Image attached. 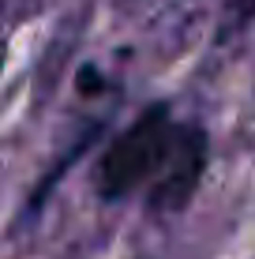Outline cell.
I'll return each instance as SVG.
<instances>
[{"mask_svg":"<svg viewBox=\"0 0 255 259\" xmlns=\"http://www.w3.org/2000/svg\"><path fill=\"white\" fill-rule=\"evenodd\" d=\"M251 19H255V0H229V8H225V23H222V38L244 30Z\"/></svg>","mask_w":255,"mask_h":259,"instance_id":"7a4b0ae2","label":"cell"},{"mask_svg":"<svg viewBox=\"0 0 255 259\" xmlns=\"http://www.w3.org/2000/svg\"><path fill=\"white\" fill-rule=\"evenodd\" d=\"M79 87H83V91H98V87H101V79L94 75L90 68H83V71H79Z\"/></svg>","mask_w":255,"mask_h":259,"instance_id":"3957f363","label":"cell"},{"mask_svg":"<svg viewBox=\"0 0 255 259\" xmlns=\"http://www.w3.org/2000/svg\"><path fill=\"white\" fill-rule=\"evenodd\" d=\"M210 162V136L195 120H173L165 102L146 105L101 154L94 188L101 199H128L146 188L154 214H180L195 199Z\"/></svg>","mask_w":255,"mask_h":259,"instance_id":"6da1fadb","label":"cell"}]
</instances>
